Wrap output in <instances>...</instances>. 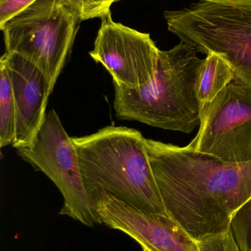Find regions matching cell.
<instances>
[{"instance_id": "1", "label": "cell", "mask_w": 251, "mask_h": 251, "mask_svg": "<svg viewBox=\"0 0 251 251\" xmlns=\"http://www.w3.org/2000/svg\"><path fill=\"white\" fill-rule=\"evenodd\" d=\"M168 215L196 241L230 229L251 198V162H225L184 147L145 138Z\"/></svg>"}, {"instance_id": "2", "label": "cell", "mask_w": 251, "mask_h": 251, "mask_svg": "<svg viewBox=\"0 0 251 251\" xmlns=\"http://www.w3.org/2000/svg\"><path fill=\"white\" fill-rule=\"evenodd\" d=\"M72 140L88 191L100 189L140 210L168 215L139 130L108 126Z\"/></svg>"}, {"instance_id": "3", "label": "cell", "mask_w": 251, "mask_h": 251, "mask_svg": "<svg viewBox=\"0 0 251 251\" xmlns=\"http://www.w3.org/2000/svg\"><path fill=\"white\" fill-rule=\"evenodd\" d=\"M189 44L159 51L157 71L148 83L136 89L113 82L114 108L119 120L190 134L200 124L195 79L203 59Z\"/></svg>"}, {"instance_id": "4", "label": "cell", "mask_w": 251, "mask_h": 251, "mask_svg": "<svg viewBox=\"0 0 251 251\" xmlns=\"http://www.w3.org/2000/svg\"><path fill=\"white\" fill-rule=\"evenodd\" d=\"M164 17L180 41L221 56L232 69L234 82L251 91V0H200L167 10Z\"/></svg>"}, {"instance_id": "5", "label": "cell", "mask_w": 251, "mask_h": 251, "mask_svg": "<svg viewBox=\"0 0 251 251\" xmlns=\"http://www.w3.org/2000/svg\"><path fill=\"white\" fill-rule=\"evenodd\" d=\"M81 22L60 0H37L1 28L5 52L16 53L35 65L53 93Z\"/></svg>"}, {"instance_id": "6", "label": "cell", "mask_w": 251, "mask_h": 251, "mask_svg": "<svg viewBox=\"0 0 251 251\" xmlns=\"http://www.w3.org/2000/svg\"><path fill=\"white\" fill-rule=\"evenodd\" d=\"M16 151L35 171L45 174L61 193L63 205L59 215L88 227L103 224L95 201L84 184L76 146L56 110L47 113L32 144Z\"/></svg>"}, {"instance_id": "7", "label": "cell", "mask_w": 251, "mask_h": 251, "mask_svg": "<svg viewBox=\"0 0 251 251\" xmlns=\"http://www.w3.org/2000/svg\"><path fill=\"white\" fill-rule=\"evenodd\" d=\"M190 146L225 162H251V91L232 82L200 110Z\"/></svg>"}, {"instance_id": "8", "label": "cell", "mask_w": 251, "mask_h": 251, "mask_svg": "<svg viewBox=\"0 0 251 251\" xmlns=\"http://www.w3.org/2000/svg\"><path fill=\"white\" fill-rule=\"evenodd\" d=\"M160 50L150 34L116 23L108 13L101 19L90 56L101 63L113 82L128 88H140L156 75Z\"/></svg>"}, {"instance_id": "9", "label": "cell", "mask_w": 251, "mask_h": 251, "mask_svg": "<svg viewBox=\"0 0 251 251\" xmlns=\"http://www.w3.org/2000/svg\"><path fill=\"white\" fill-rule=\"evenodd\" d=\"M91 194L103 224L134 239L143 251H200L197 241L169 215L140 210L100 189Z\"/></svg>"}, {"instance_id": "10", "label": "cell", "mask_w": 251, "mask_h": 251, "mask_svg": "<svg viewBox=\"0 0 251 251\" xmlns=\"http://www.w3.org/2000/svg\"><path fill=\"white\" fill-rule=\"evenodd\" d=\"M9 72L16 110V149L32 144L45 119L50 82L33 63L16 53L1 56Z\"/></svg>"}, {"instance_id": "11", "label": "cell", "mask_w": 251, "mask_h": 251, "mask_svg": "<svg viewBox=\"0 0 251 251\" xmlns=\"http://www.w3.org/2000/svg\"><path fill=\"white\" fill-rule=\"evenodd\" d=\"M234 79V72L224 59L215 53L206 54L195 79V91L200 110L212 102Z\"/></svg>"}, {"instance_id": "12", "label": "cell", "mask_w": 251, "mask_h": 251, "mask_svg": "<svg viewBox=\"0 0 251 251\" xmlns=\"http://www.w3.org/2000/svg\"><path fill=\"white\" fill-rule=\"evenodd\" d=\"M16 110L10 76L0 60V146L13 145L16 138Z\"/></svg>"}, {"instance_id": "13", "label": "cell", "mask_w": 251, "mask_h": 251, "mask_svg": "<svg viewBox=\"0 0 251 251\" xmlns=\"http://www.w3.org/2000/svg\"><path fill=\"white\" fill-rule=\"evenodd\" d=\"M121 0H60L61 4L82 21L102 19L111 12L113 3Z\"/></svg>"}, {"instance_id": "14", "label": "cell", "mask_w": 251, "mask_h": 251, "mask_svg": "<svg viewBox=\"0 0 251 251\" xmlns=\"http://www.w3.org/2000/svg\"><path fill=\"white\" fill-rule=\"evenodd\" d=\"M231 232L241 251H251V198L233 215Z\"/></svg>"}, {"instance_id": "15", "label": "cell", "mask_w": 251, "mask_h": 251, "mask_svg": "<svg viewBox=\"0 0 251 251\" xmlns=\"http://www.w3.org/2000/svg\"><path fill=\"white\" fill-rule=\"evenodd\" d=\"M197 243L200 251H241L234 240L231 228L212 234Z\"/></svg>"}, {"instance_id": "16", "label": "cell", "mask_w": 251, "mask_h": 251, "mask_svg": "<svg viewBox=\"0 0 251 251\" xmlns=\"http://www.w3.org/2000/svg\"><path fill=\"white\" fill-rule=\"evenodd\" d=\"M37 0H0V29Z\"/></svg>"}]
</instances>
